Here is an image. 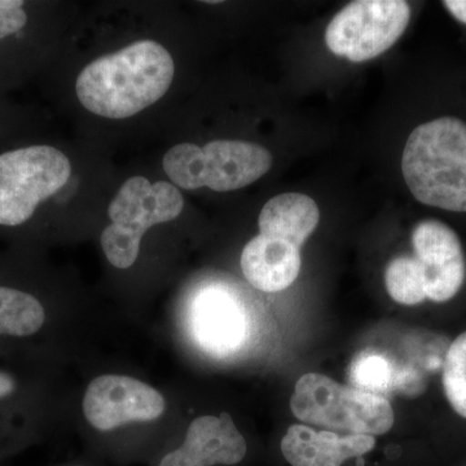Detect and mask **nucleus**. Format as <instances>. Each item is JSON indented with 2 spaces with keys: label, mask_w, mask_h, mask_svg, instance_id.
Returning <instances> with one entry per match:
<instances>
[{
  "label": "nucleus",
  "mask_w": 466,
  "mask_h": 466,
  "mask_svg": "<svg viewBox=\"0 0 466 466\" xmlns=\"http://www.w3.org/2000/svg\"><path fill=\"white\" fill-rule=\"evenodd\" d=\"M174 73L167 48L146 39L92 61L76 79V96L94 115L128 118L157 103L170 87Z\"/></svg>",
  "instance_id": "nucleus-1"
},
{
  "label": "nucleus",
  "mask_w": 466,
  "mask_h": 466,
  "mask_svg": "<svg viewBox=\"0 0 466 466\" xmlns=\"http://www.w3.org/2000/svg\"><path fill=\"white\" fill-rule=\"evenodd\" d=\"M401 171L417 201L466 213V122L444 116L417 126L404 147Z\"/></svg>",
  "instance_id": "nucleus-2"
},
{
  "label": "nucleus",
  "mask_w": 466,
  "mask_h": 466,
  "mask_svg": "<svg viewBox=\"0 0 466 466\" xmlns=\"http://www.w3.org/2000/svg\"><path fill=\"white\" fill-rule=\"evenodd\" d=\"M293 415L306 424L348 434L382 435L394 425L386 398L341 385L320 373L300 377L290 398Z\"/></svg>",
  "instance_id": "nucleus-3"
},
{
  "label": "nucleus",
  "mask_w": 466,
  "mask_h": 466,
  "mask_svg": "<svg viewBox=\"0 0 466 466\" xmlns=\"http://www.w3.org/2000/svg\"><path fill=\"white\" fill-rule=\"evenodd\" d=\"M183 207L182 193L173 184H152L143 177L128 179L110 202L112 225L101 233V248L110 265L119 269L134 266L144 233L179 217Z\"/></svg>",
  "instance_id": "nucleus-4"
},
{
  "label": "nucleus",
  "mask_w": 466,
  "mask_h": 466,
  "mask_svg": "<svg viewBox=\"0 0 466 466\" xmlns=\"http://www.w3.org/2000/svg\"><path fill=\"white\" fill-rule=\"evenodd\" d=\"M72 174L69 159L50 146L0 155V226L24 225L41 202L56 195Z\"/></svg>",
  "instance_id": "nucleus-5"
},
{
  "label": "nucleus",
  "mask_w": 466,
  "mask_h": 466,
  "mask_svg": "<svg viewBox=\"0 0 466 466\" xmlns=\"http://www.w3.org/2000/svg\"><path fill=\"white\" fill-rule=\"evenodd\" d=\"M410 20V7L403 0H358L332 18L325 42L337 56L363 63L394 46Z\"/></svg>",
  "instance_id": "nucleus-6"
},
{
  "label": "nucleus",
  "mask_w": 466,
  "mask_h": 466,
  "mask_svg": "<svg viewBox=\"0 0 466 466\" xmlns=\"http://www.w3.org/2000/svg\"><path fill=\"white\" fill-rule=\"evenodd\" d=\"M82 410L92 428L110 431L133 422L155 421L164 415L167 400L148 383L133 377L104 375L87 386Z\"/></svg>",
  "instance_id": "nucleus-7"
},
{
  "label": "nucleus",
  "mask_w": 466,
  "mask_h": 466,
  "mask_svg": "<svg viewBox=\"0 0 466 466\" xmlns=\"http://www.w3.org/2000/svg\"><path fill=\"white\" fill-rule=\"evenodd\" d=\"M188 323L196 345L217 358L235 354L249 337V318L241 300L218 285L204 288L193 299Z\"/></svg>",
  "instance_id": "nucleus-8"
},
{
  "label": "nucleus",
  "mask_w": 466,
  "mask_h": 466,
  "mask_svg": "<svg viewBox=\"0 0 466 466\" xmlns=\"http://www.w3.org/2000/svg\"><path fill=\"white\" fill-rule=\"evenodd\" d=\"M415 258L425 279L426 299H452L464 285L466 262L458 233L437 219L420 222L412 232Z\"/></svg>",
  "instance_id": "nucleus-9"
},
{
  "label": "nucleus",
  "mask_w": 466,
  "mask_h": 466,
  "mask_svg": "<svg viewBox=\"0 0 466 466\" xmlns=\"http://www.w3.org/2000/svg\"><path fill=\"white\" fill-rule=\"evenodd\" d=\"M247 455L244 435L232 417L223 412L219 417L193 420L183 443L164 453L157 466H233L240 464Z\"/></svg>",
  "instance_id": "nucleus-10"
},
{
  "label": "nucleus",
  "mask_w": 466,
  "mask_h": 466,
  "mask_svg": "<svg viewBox=\"0 0 466 466\" xmlns=\"http://www.w3.org/2000/svg\"><path fill=\"white\" fill-rule=\"evenodd\" d=\"M207 187L216 192L244 188L268 173L272 156L258 144L214 140L204 147Z\"/></svg>",
  "instance_id": "nucleus-11"
},
{
  "label": "nucleus",
  "mask_w": 466,
  "mask_h": 466,
  "mask_svg": "<svg viewBox=\"0 0 466 466\" xmlns=\"http://www.w3.org/2000/svg\"><path fill=\"white\" fill-rule=\"evenodd\" d=\"M375 446V437L370 435H339L305 425L290 426L280 443L281 453L291 466H342L346 460L360 458Z\"/></svg>",
  "instance_id": "nucleus-12"
},
{
  "label": "nucleus",
  "mask_w": 466,
  "mask_h": 466,
  "mask_svg": "<svg viewBox=\"0 0 466 466\" xmlns=\"http://www.w3.org/2000/svg\"><path fill=\"white\" fill-rule=\"evenodd\" d=\"M299 250L289 242L259 233L242 250V274L254 288L266 293L287 289L299 275Z\"/></svg>",
  "instance_id": "nucleus-13"
},
{
  "label": "nucleus",
  "mask_w": 466,
  "mask_h": 466,
  "mask_svg": "<svg viewBox=\"0 0 466 466\" xmlns=\"http://www.w3.org/2000/svg\"><path fill=\"white\" fill-rule=\"evenodd\" d=\"M320 220L317 202L302 193H283L271 198L259 214L260 235L302 248Z\"/></svg>",
  "instance_id": "nucleus-14"
},
{
  "label": "nucleus",
  "mask_w": 466,
  "mask_h": 466,
  "mask_svg": "<svg viewBox=\"0 0 466 466\" xmlns=\"http://www.w3.org/2000/svg\"><path fill=\"white\" fill-rule=\"evenodd\" d=\"M45 320V308L35 297L14 288L0 287V336H33L42 329Z\"/></svg>",
  "instance_id": "nucleus-15"
},
{
  "label": "nucleus",
  "mask_w": 466,
  "mask_h": 466,
  "mask_svg": "<svg viewBox=\"0 0 466 466\" xmlns=\"http://www.w3.org/2000/svg\"><path fill=\"white\" fill-rule=\"evenodd\" d=\"M349 377L352 388L381 398L401 382V372L394 359L372 349L359 352L350 364Z\"/></svg>",
  "instance_id": "nucleus-16"
},
{
  "label": "nucleus",
  "mask_w": 466,
  "mask_h": 466,
  "mask_svg": "<svg viewBox=\"0 0 466 466\" xmlns=\"http://www.w3.org/2000/svg\"><path fill=\"white\" fill-rule=\"evenodd\" d=\"M389 296L404 306H416L426 299L425 279L415 257H397L385 272Z\"/></svg>",
  "instance_id": "nucleus-17"
},
{
  "label": "nucleus",
  "mask_w": 466,
  "mask_h": 466,
  "mask_svg": "<svg viewBox=\"0 0 466 466\" xmlns=\"http://www.w3.org/2000/svg\"><path fill=\"white\" fill-rule=\"evenodd\" d=\"M164 170L183 189L207 187L204 149L191 143L177 144L164 157Z\"/></svg>",
  "instance_id": "nucleus-18"
},
{
  "label": "nucleus",
  "mask_w": 466,
  "mask_h": 466,
  "mask_svg": "<svg viewBox=\"0 0 466 466\" xmlns=\"http://www.w3.org/2000/svg\"><path fill=\"white\" fill-rule=\"evenodd\" d=\"M441 382L451 407L466 419V332L451 343Z\"/></svg>",
  "instance_id": "nucleus-19"
},
{
  "label": "nucleus",
  "mask_w": 466,
  "mask_h": 466,
  "mask_svg": "<svg viewBox=\"0 0 466 466\" xmlns=\"http://www.w3.org/2000/svg\"><path fill=\"white\" fill-rule=\"evenodd\" d=\"M27 14L23 8H0V41L25 27Z\"/></svg>",
  "instance_id": "nucleus-20"
},
{
  "label": "nucleus",
  "mask_w": 466,
  "mask_h": 466,
  "mask_svg": "<svg viewBox=\"0 0 466 466\" xmlns=\"http://www.w3.org/2000/svg\"><path fill=\"white\" fill-rule=\"evenodd\" d=\"M443 5L450 12L451 16L466 25V0H446Z\"/></svg>",
  "instance_id": "nucleus-21"
},
{
  "label": "nucleus",
  "mask_w": 466,
  "mask_h": 466,
  "mask_svg": "<svg viewBox=\"0 0 466 466\" xmlns=\"http://www.w3.org/2000/svg\"><path fill=\"white\" fill-rule=\"evenodd\" d=\"M16 389V382L14 377L9 376L8 373L0 372V400L8 397Z\"/></svg>",
  "instance_id": "nucleus-22"
},
{
  "label": "nucleus",
  "mask_w": 466,
  "mask_h": 466,
  "mask_svg": "<svg viewBox=\"0 0 466 466\" xmlns=\"http://www.w3.org/2000/svg\"><path fill=\"white\" fill-rule=\"evenodd\" d=\"M69 466H87V465H69Z\"/></svg>",
  "instance_id": "nucleus-23"
}]
</instances>
